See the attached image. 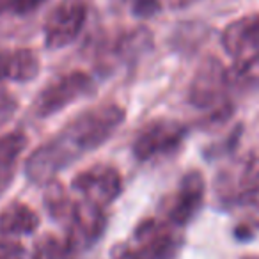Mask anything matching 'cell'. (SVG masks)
<instances>
[{
  "mask_svg": "<svg viewBox=\"0 0 259 259\" xmlns=\"http://www.w3.org/2000/svg\"><path fill=\"white\" fill-rule=\"evenodd\" d=\"M126 110L115 103H101L80 112L55 137L32 151L25 172L32 183L48 185L61 170L103 146L124 122Z\"/></svg>",
  "mask_w": 259,
  "mask_h": 259,
  "instance_id": "cell-1",
  "label": "cell"
},
{
  "mask_svg": "<svg viewBox=\"0 0 259 259\" xmlns=\"http://www.w3.org/2000/svg\"><path fill=\"white\" fill-rule=\"evenodd\" d=\"M188 101L206 114V121L222 124L231 117L234 107L227 82V68L217 57H206L197 66L188 87Z\"/></svg>",
  "mask_w": 259,
  "mask_h": 259,
  "instance_id": "cell-2",
  "label": "cell"
},
{
  "mask_svg": "<svg viewBox=\"0 0 259 259\" xmlns=\"http://www.w3.org/2000/svg\"><path fill=\"white\" fill-rule=\"evenodd\" d=\"M217 201L226 208L250 204L259 195V153L252 151L220 169L213 183Z\"/></svg>",
  "mask_w": 259,
  "mask_h": 259,
  "instance_id": "cell-3",
  "label": "cell"
},
{
  "mask_svg": "<svg viewBox=\"0 0 259 259\" xmlns=\"http://www.w3.org/2000/svg\"><path fill=\"white\" fill-rule=\"evenodd\" d=\"M187 134V126L176 119H153L139 130V134L134 139V144H132V151H134L135 158L142 160V162L170 155L183 144Z\"/></svg>",
  "mask_w": 259,
  "mask_h": 259,
  "instance_id": "cell-4",
  "label": "cell"
},
{
  "mask_svg": "<svg viewBox=\"0 0 259 259\" xmlns=\"http://www.w3.org/2000/svg\"><path fill=\"white\" fill-rule=\"evenodd\" d=\"M181 238L167 220L146 219L135 227L132 250L137 259H174Z\"/></svg>",
  "mask_w": 259,
  "mask_h": 259,
  "instance_id": "cell-5",
  "label": "cell"
},
{
  "mask_svg": "<svg viewBox=\"0 0 259 259\" xmlns=\"http://www.w3.org/2000/svg\"><path fill=\"white\" fill-rule=\"evenodd\" d=\"M93 93V80L83 71H71L50 82L36 98L34 112L37 117H48L76 100Z\"/></svg>",
  "mask_w": 259,
  "mask_h": 259,
  "instance_id": "cell-6",
  "label": "cell"
},
{
  "mask_svg": "<svg viewBox=\"0 0 259 259\" xmlns=\"http://www.w3.org/2000/svg\"><path fill=\"white\" fill-rule=\"evenodd\" d=\"M87 20V4L83 0H61L45 22V43L50 50L71 45L82 32Z\"/></svg>",
  "mask_w": 259,
  "mask_h": 259,
  "instance_id": "cell-7",
  "label": "cell"
},
{
  "mask_svg": "<svg viewBox=\"0 0 259 259\" xmlns=\"http://www.w3.org/2000/svg\"><path fill=\"white\" fill-rule=\"evenodd\" d=\"M73 190L82 195L83 201L107 208L122 192V178L112 165L98 163L82 170L73 180Z\"/></svg>",
  "mask_w": 259,
  "mask_h": 259,
  "instance_id": "cell-8",
  "label": "cell"
},
{
  "mask_svg": "<svg viewBox=\"0 0 259 259\" xmlns=\"http://www.w3.org/2000/svg\"><path fill=\"white\" fill-rule=\"evenodd\" d=\"M204 195L206 183L202 174L199 170H188L165 206L167 222L174 227H183L192 222L204 204Z\"/></svg>",
  "mask_w": 259,
  "mask_h": 259,
  "instance_id": "cell-9",
  "label": "cell"
},
{
  "mask_svg": "<svg viewBox=\"0 0 259 259\" xmlns=\"http://www.w3.org/2000/svg\"><path fill=\"white\" fill-rule=\"evenodd\" d=\"M68 226L69 234L66 241H68L71 252L78 250V248H87L96 243L101 234L105 233L107 215H105L103 208L80 199L78 202H75V209H73Z\"/></svg>",
  "mask_w": 259,
  "mask_h": 259,
  "instance_id": "cell-10",
  "label": "cell"
},
{
  "mask_svg": "<svg viewBox=\"0 0 259 259\" xmlns=\"http://www.w3.org/2000/svg\"><path fill=\"white\" fill-rule=\"evenodd\" d=\"M222 47L234 59L259 54V13L231 22L222 32Z\"/></svg>",
  "mask_w": 259,
  "mask_h": 259,
  "instance_id": "cell-11",
  "label": "cell"
},
{
  "mask_svg": "<svg viewBox=\"0 0 259 259\" xmlns=\"http://www.w3.org/2000/svg\"><path fill=\"white\" fill-rule=\"evenodd\" d=\"M41 62L30 48H16L0 54V80L30 82L39 75Z\"/></svg>",
  "mask_w": 259,
  "mask_h": 259,
  "instance_id": "cell-12",
  "label": "cell"
},
{
  "mask_svg": "<svg viewBox=\"0 0 259 259\" xmlns=\"http://www.w3.org/2000/svg\"><path fill=\"white\" fill-rule=\"evenodd\" d=\"M39 227V215L23 202H11L0 211V234L23 236Z\"/></svg>",
  "mask_w": 259,
  "mask_h": 259,
  "instance_id": "cell-13",
  "label": "cell"
},
{
  "mask_svg": "<svg viewBox=\"0 0 259 259\" xmlns=\"http://www.w3.org/2000/svg\"><path fill=\"white\" fill-rule=\"evenodd\" d=\"M27 146V137L23 134H8L0 137V195L11 187L16 172L20 155Z\"/></svg>",
  "mask_w": 259,
  "mask_h": 259,
  "instance_id": "cell-14",
  "label": "cell"
},
{
  "mask_svg": "<svg viewBox=\"0 0 259 259\" xmlns=\"http://www.w3.org/2000/svg\"><path fill=\"white\" fill-rule=\"evenodd\" d=\"M227 82L231 93H255L259 91V54L236 59L234 66L227 69Z\"/></svg>",
  "mask_w": 259,
  "mask_h": 259,
  "instance_id": "cell-15",
  "label": "cell"
},
{
  "mask_svg": "<svg viewBox=\"0 0 259 259\" xmlns=\"http://www.w3.org/2000/svg\"><path fill=\"white\" fill-rule=\"evenodd\" d=\"M45 206H47L48 213L61 222H69L73 209H75V202L69 199L66 188L59 181L48 183L47 192H45Z\"/></svg>",
  "mask_w": 259,
  "mask_h": 259,
  "instance_id": "cell-16",
  "label": "cell"
},
{
  "mask_svg": "<svg viewBox=\"0 0 259 259\" xmlns=\"http://www.w3.org/2000/svg\"><path fill=\"white\" fill-rule=\"evenodd\" d=\"M69 254H71V248H69L68 241L47 234L41 240H37L32 252V259H68Z\"/></svg>",
  "mask_w": 259,
  "mask_h": 259,
  "instance_id": "cell-17",
  "label": "cell"
},
{
  "mask_svg": "<svg viewBox=\"0 0 259 259\" xmlns=\"http://www.w3.org/2000/svg\"><path fill=\"white\" fill-rule=\"evenodd\" d=\"M47 0H6V9L11 11L13 15L25 16L30 13L37 11Z\"/></svg>",
  "mask_w": 259,
  "mask_h": 259,
  "instance_id": "cell-18",
  "label": "cell"
},
{
  "mask_svg": "<svg viewBox=\"0 0 259 259\" xmlns=\"http://www.w3.org/2000/svg\"><path fill=\"white\" fill-rule=\"evenodd\" d=\"M27 252L20 241L0 240V259H25Z\"/></svg>",
  "mask_w": 259,
  "mask_h": 259,
  "instance_id": "cell-19",
  "label": "cell"
},
{
  "mask_svg": "<svg viewBox=\"0 0 259 259\" xmlns=\"http://www.w3.org/2000/svg\"><path fill=\"white\" fill-rule=\"evenodd\" d=\"M16 107H18V103L15 98L4 91H0V128L15 115Z\"/></svg>",
  "mask_w": 259,
  "mask_h": 259,
  "instance_id": "cell-20",
  "label": "cell"
},
{
  "mask_svg": "<svg viewBox=\"0 0 259 259\" xmlns=\"http://www.w3.org/2000/svg\"><path fill=\"white\" fill-rule=\"evenodd\" d=\"M162 2L160 0H134V11L139 16H151L160 11Z\"/></svg>",
  "mask_w": 259,
  "mask_h": 259,
  "instance_id": "cell-21",
  "label": "cell"
},
{
  "mask_svg": "<svg viewBox=\"0 0 259 259\" xmlns=\"http://www.w3.org/2000/svg\"><path fill=\"white\" fill-rule=\"evenodd\" d=\"M112 259H137V255L128 245H115V248L112 250Z\"/></svg>",
  "mask_w": 259,
  "mask_h": 259,
  "instance_id": "cell-22",
  "label": "cell"
},
{
  "mask_svg": "<svg viewBox=\"0 0 259 259\" xmlns=\"http://www.w3.org/2000/svg\"><path fill=\"white\" fill-rule=\"evenodd\" d=\"M167 4L170 6V8H187V6H190L192 2H195V0H165Z\"/></svg>",
  "mask_w": 259,
  "mask_h": 259,
  "instance_id": "cell-23",
  "label": "cell"
},
{
  "mask_svg": "<svg viewBox=\"0 0 259 259\" xmlns=\"http://www.w3.org/2000/svg\"><path fill=\"white\" fill-rule=\"evenodd\" d=\"M4 11H8V9H6V0H0V15Z\"/></svg>",
  "mask_w": 259,
  "mask_h": 259,
  "instance_id": "cell-24",
  "label": "cell"
},
{
  "mask_svg": "<svg viewBox=\"0 0 259 259\" xmlns=\"http://www.w3.org/2000/svg\"><path fill=\"white\" fill-rule=\"evenodd\" d=\"M241 259H259V254H252V255H245Z\"/></svg>",
  "mask_w": 259,
  "mask_h": 259,
  "instance_id": "cell-25",
  "label": "cell"
},
{
  "mask_svg": "<svg viewBox=\"0 0 259 259\" xmlns=\"http://www.w3.org/2000/svg\"><path fill=\"white\" fill-rule=\"evenodd\" d=\"M117 2H128V0H117ZM132 2H134V0H132Z\"/></svg>",
  "mask_w": 259,
  "mask_h": 259,
  "instance_id": "cell-26",
  "label": "cell"
}]
</instances>
